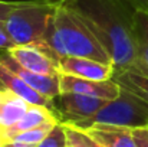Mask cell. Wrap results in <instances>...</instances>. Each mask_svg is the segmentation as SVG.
<instances>
[{
	"instance_id": "1",
	"label": "cell",
	"mask_w": 148,
	"mask_h": 147,
	"mask_svg": "<svg viewBox=\"0 0 148 147\" xmlns=\"http://www.w3.org/2000/svg\"><path fill=\"white\" fill-rule=\"evenodd\" d=\"M108 52L115 71L134 68L135 10L124 0H63Z\"/></svg>"
},
{
	"instance_id": "2",
	"label": "cell",
	"mask_w": 148,
	"mask_h": 147,
	"mask_svg": "<svg viewBox=\"0 0 148 147\" xmlns=\"http://www.w3.org/2000/svg\"><path fill=\"white\" fill-rule=\"evenodd\" d=\"M62 0H20L3 22L14 46L42 41Z\"/></svg>"
},
{
	"instance_id": "3",
	"label": "cell",
	"mask_w": 148,
	"mask_h": 147,
	"mask_svg": "<svg viewBox=\"0 0 148 147\" xmlns=\"http://www.w3.org/2000/svg\"><path fill=\"white\" fill-rule=\"evenodd\" d=\"M55 25L59 30L66 56L89 58L112 65L108 52L103 49L101 42L95 38L91 29L65 4L63 0L56 9Z\"/></svg>"
},
{
	"instance_id": "4",
	"label": "cell",
	"mask_w": 148,
	"mask_h": 147,
	"mask_svg": "<svg viewBox=\"0 0 148 147\" xmlns=\"http://www.w3.org/2000/svg\"><path fill=\"white\" fill-rule=\"evenodd\" d=\"M92 126H114L131 130L148 127V104L132 92L121 88L119 95L115 99L108 101L95 115L73 127L85 130Z\"/></svg>"
},
{
	"instance_id": "5",
	"label": "cell",
	"mask_w": 148,
	"mask_h": 147,
	"mask_svg": "<svg viewBox=\"0 0 148 147\" xmlns=\"http://www.w3.org/2000/svg\"><path fill=\"white\" fill-rule=\"evenodd\" d=\"M106 102L108 101L102 98L75 92H60L53 98V111L60 123L75 126L95 115Z\"/></svg>"
},
{
	"instance_id": "6",
	"label": "cell",
	"mask_w": 148,
	"mask_h": 147,
	"mask_svg": "<svg viewBox=\"0 0 148 147\" xmlns=\"http://www.w3.org/2000/svg\"><path fill=\"white\" fill-rule=\"evenodd\" d=\"M23 68L49 77H60L59 56L43 42L38 41L29 45H17L7 50Z\"/></svg>"
},
{
	"instance_id": "7",
	"label": "cell",
	"mask_w": 148,
	"mask_h": 147,
	"mask_svg": "<svg viewBox=\"0 0 148 147\" xmlns=\"http://www.w3.org/2000/svg\"><path fill=\"white\" fill-rule=\"evenodd\" d=\"M0 62L6 65L10 71H13L17 77H20L29 87L40 92L42 95L53 99L60 94V77H49V75H40V74L32 72L23 68L7 50L0 52Z\"/></svg>"
},
{
	"instance_id": "8",
	"label": "cell",
	"mask_w": 148,
	"mask_h": 147,
	"mask_svg": "<svg viewBox=\"0 0 148 147\" xmlns=\"http://www.w3.org/2000/svg\"><path fill=\"white\" fill-rule=\"evenodd\" d=\"M119 91L121 87L114 79L92 81L72 75H60V92H75L111 101L119 95Z\"/></svg>"
},
{
	"instance_id": "9",
	"label": "cell",
	"mask_w": 148,
	"mask_h": 147,
	"mask_svg": "<svg viewBox=\"0 0 148 147\" xmlns=\"http://www.w3.org/2000/svg\"><path fill=\"white\" fill-rule=\"evenodd\" d=\"M60 75H72L78 78L92 79V81H108L112 79L115 72L114 65L98 62L89 58H75L66 56L62 58L59 63Z\"/></svg>"
},
{
	"instance_id": "10",
	"label": "cell",
	"mask_w": 148,
	"mask_h": 147,
	"mask_svg": "<svg viewBox=\"0 0 148 147\" xmlns=\"http://www.w3.org/2000/svg\"><path fill=\"white\" fill-rule=\"evenodd\" d=\"M0 90H6L13 94H17L33 105H43L53 110V99L42 95L40 92L29 87L20 77H17L1 62H0Z\"/></svg>"
},
{
	"instance_id": "11",
	"label": "cell",
	"mask_w": 148,
	"mask_h": 147,
	"mask_svg": "<svg viewBox=\"0 0 148 147\" xmlns=\"http://www.w3.org/2000/svg\"><path fill=\"white\" fill-rule=\"evenodd\" d=\"M29 101L17 94L6 90H0V128L7 133L30 108Z\"/></svg>"
},
{
	"instance_id": "12",
	"label": "cell",
	"mask_w": 148,
	"mask_h": 147,
	"mask_svg": "<svg viewBox=\"0 0 148 147\" xmlns=\"http://www.w3.org/2000/svg\"><path fill=\"white\" fill-rule=\"evenodd\" d=\"M103 147H137L131 128L114 126H92L84 130Z\"/></svg>"
},
{
	"instance_id": "13",
	"label": "cell",
	"mask_w": 148,
	"mask_h": 147,
	"mask_svg": "<svg viewBox=\"0 0 148 147\" xmlns=\"http://www.w3.org/2000/svg\"><path fill=\"white\" fill-rule=\"evenodd\" d=\"M49 121H59L56 112L49 108V107H43V105H30V108L27 110V112L20 118L19 123H16L7 133H6V137L7 140L10 141L16 134H20L23 131H27L30 128H35V127H39L45 123H49Z\"/></svg>"
},
{
	"instance_id": "14",
	"label": "cell",
	"mask_w": 148,
	"mask_h": 147,
	"mask_svg": "<svg viewBox=\"0 0 148 147\" xmlns=\"http://www.w3.org/2000/svg\"><path fill=\"white\" fill-rule=\"evenodd\" d=\"M135 46H137V63L132 69L148 75V13L135 12L134 16Z\"/></svg>"
},
{
	"instance_id": "15",
	"label": "cell",
	"mask_w": 148,
	"mask_h": 147,
	"mask_svg": "<svg viewBox=\"0 0 148 147\" xmlns=\"http://www.w3.org/2000/svg\"><path fill=\"white\" fill-rule=\"evenodd\" d=\"M112 79L124 90L132 92L148 104V75H144L132 68L115 71Z\"/></svg>"
},
{
	"instance_id": "16",
	"label": "cell",
	"mask_w": 148,
	"mask_h": 147,
	"mask_svg": "<svg viewBox=\"0 0 148 147\" xmlns=\"http://www.w3.org/2000/svg\"><path fill=\"white\" fill-rule=\"evenodd\" d=\"M60 123V121H49V123H45L39 127H35V128H30L27 131H23L20 134H16L10 141H16V143H22V144H26V146L30 147H36L38 144H40L49 134L50 131L53 130V127ZM9 141V143H10Z\"/></svg>"
},
{
	"instance_id": "17",
	"label": "cell",
	"mask_w": 148,
	"mask_h": 147,
	"mask_svg": "<svg viewBox=\"0 0 148 147\" xmlns=\"http://www.w3.org/2000/svg\"><path fill=\"white\" fill-rule=\"evenodd\" d=\"M36 147H66V130L62 123H58L48 137Z\"/></svg>"
},
{
	"instance_id": "18",
	"label": "cell",
	"mask_w": 148,
	"mask_h": 147,
	"mask_svg": "<svg viewBox=\"0 0 148 147\" xmlns=\"http://www.w3.org/2000/svg\"><path fill=\"white\" fill-rule=\"evenodd\" d=\"M63 126L66 130V147H89L85 131L69 124H63Z\"/></svg>"
},
{
	"instance_id": "19",
	"label": "cell",
	"mask_w": 148,
	"mask_h": 147,
	"mask_svg": "<svg viewBox=\"0 0 148 147\" xmlns=\"http://www.w3.org/2000/svg\"><path fill=\"white\" fill-rule=\"evenodd\" d=\"M137 147H148V127H140L131 130Z\"/></svg>"
},
{
	"instance_id": "20",
	"label": "cell",
	"mask_w": 148,
	"mask_h": 147,
	"mask_svg": "<svg viewBox=\"0 0 148 147\" xmlns=\"http://www.w3.org/2000/svg\"><path fill=\"white\" fill-rule=\"evenodd\" d=\"M20 0L17 1H6V0H0V22H4L7 19V16L19 6Z\"/></svg>"
},
{
	"instance_id": "21",
	"label": "cell",
	"mask_w": 148,
	"mask_h": 147,
	"mask_svg": "<svg viewBox=\"0 0 148 147\" xmlns=\"http://www.w3.org/2000/svg\"><path fill=\"white\" fill-rule=\"evenodd\" d=\"M13 46H14V43H13L12 38L9 36V33H7L3 22H0V52L9 50V49L13 48Z\"/></svg>"
},
{
	"instance_id": "22",
	"label": "cell",
	"mask_w": 148,
	"mask_h": 147,
	"mask_svg": "<svg viewBox=\"0 0 148 147\" xmlns=\"http://www.w3.org/2000/svg\"><path fill=\"white\" fill-rule=\"evenodd\" d=\"M128 3L135 12H147L148 13V0H124Z\"/></svg>"
},
{
	"instance_id": "23",
	"label": "cell",
	"mask_w": 148,
	"mask_h": 147,
	"mask_svg": "<svg viewBox=\"0 0 148 147\" xmlns=\"http://www.w3.org/2000/svg\"><path fill=\"white\" fill-rule=\"evenodd\" d=\"M82 131H84V130H82ZM85 134H86V133H85ZM86 140H88V144H89V147H103L102 144H99L98 141H95V140H94L89 134H86Z\"/></svg>"
},
{
	"instance_id": "24",
	"label": "cell",
	"mask_w": 148,
	"mask_h": 147,
	"mask_svg": "<svg viewBox=\"0 0 148 147\" xmlns=\"http://www.w3.org/2000/svg\"><path fill=\"white\" fill-rule=\"evenodd\" d=\"M9 143L7 137H6V133L0 128V147H6V144Z\"/></svg>"
},
{
	"instance_id": "25",
	"label": "cell",
	"mask_w": 148,
	"mask_h": 147,
	"mask_svg": "<svg viewBox=\"0 0 148 147\" xmlns=\"http://www.w3.org/2000/svg\"><path fill=\"white\" fill-rule=\"evenodd\" d=\"M6 147H14V146H13V144H10V143H7V144H6Z\"/></svg>"
}]
</instances>
